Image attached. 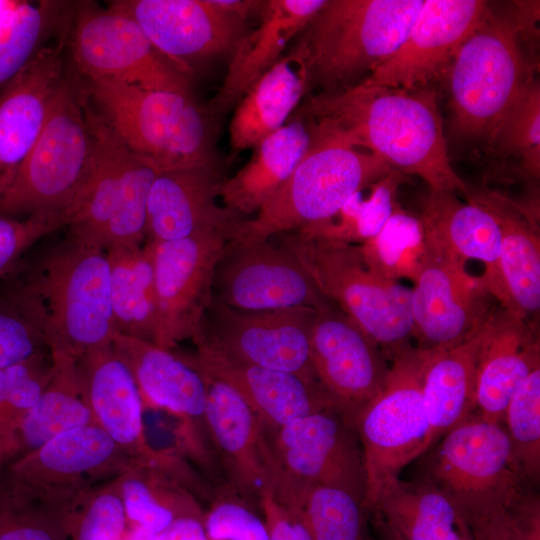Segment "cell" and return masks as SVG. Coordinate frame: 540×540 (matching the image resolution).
Listing matches in <instances>:
<instances>
[{
  "mask_svg": "<svg viewBox=\"0 0 540 540\" xmlns=\"http://www.w3.org/2000/svg\"><path fill=\"white\" fill-rule=\"evenodd\" d=\"M294 115L328 123L395 171L420 177L430 190L465 196L470 191L451 165L433 86L404 89L363 80L308 93Z\"/></svg>",
  "mask_w": 540,
  "mask_h": 540,
  "instance_id": "cell-1",
  "label": "cell"
},
{
  "mask_svg": "<svg viewBox=\"0 0 540 540\" xmlns=\"http://www.w3.org/2000/svg\"><path fill=\"white\" fill-rule=\"evenodd\" d=\"M31 317L50 352L74 359L115 333L106 250L69 240L52 249L7 294Z\"/></svg>",
  "mask_w": 540,
  "mask_h": 540,
  "instance_id": "cell-2",
  "label": "cell"
},
{
  "mask_svg": "<svg viewBox=\"0 0 540 540\" xmlns=\"http://www.w3.org/2000/svg\"><path fill=\"white\" fill-rule=\"evenodd\" d=\"M305 120L310 141L298 165L252 218L241 221L231 242L265 241L324 222L354 193L395 171L328 123Z\"/></svg>",
  "mask_w": 540,
  "mask_h": 540,
  "instance_id": "cell-3",
  "label": "cell"
},
{
  "mask_svg": "<svg viewBox=\"0 0 540 540\" xmlns=\"http://www.w3.org/2000/svg\"><path fill=\"white\" fill-rule=\"evenodd\" d=\"M425 0H326L293 45L308 93L332 92L367 78L402 45Z\"/></svg>",
  "mask_w": 540,
  "mask_h": 540,
  "instance_id": "cell-4",
  "label": "cell"
},
{
  "mask_svg": "<svg viewBox=\"0 0 540 540\" xmlns=\"http://www.w3.org/2000/svg\"><path fill=\"white\" fill-rule=\"evenodd\" d=\"M278 237L322 295L375 342L389 362L412 346V288L379 273L360 244L298 232Z\"/></svg>",
  "mask_w": 540,
  "mask_h": 540,
  "instance_id": "cell-5",
  "label": "cell"
},
{
  "mask_svg": "<svg viewBox=\"0 0 540 540\" xmlns=\"http://www.w3.org/2000/svg\"><path fill=\"white\" fill-rule=\"evenodd\" d=\"M523 28L512 14L502 15L489 8L459 48L443 78L454 138L489 146L532 81L521 45Z\"/></svg>",
  "mask_w": 540,
  "mask_h": 540,
  "instance_id": "cell-6",
  "label": "cell"
},
{
  "mask_svg": "<svg viewBox=\"0 0 540 540\" xmlns=\"http://www.w3.org/2000/svg\"><path fill=\"white\" fill-rule=\"evenodd\" d=\"M86 91L119 141L160 171L216 160L213 121L191 94L102 79Z\"/></svg>",
  "mask_w": 540,
  "mask_h": 540,
  "instance_id": "cell-7",
  "label": "cell"
},
{
  "mask_svg": "<svg viewBox=\"0 0 540 540\" xmlns=\"http://www.w3.org/2000/svg\"><path fill=\"white\" fill-rule=\"evenodd\" d=\"M85 112L96 154L88 182L65 214L70 236L104 250L142 245L148 197L160 170L123 145L87 102Z\"/></svg>",
  "mask_w": 540,
  "mask_h": 540,
  "instance_id": "cell-8",
  "label": "cell"
},
{
  "mask_svg": "<svg viewBox=\"0 0 540 540\" xmlns=\"http://www.w3.org/2000/svg\"><path fill=\"white\" fill-rule=\"evenodd\" d=\"M95 154L85 103L63 79L28 158L0 196V214L66 217L90 178Z\"/></svg>",
  "mask_w": 540,
  "mask_h": 540,
  "instance_id": "cell-9",
  "label": "cell"
},
{
  "mask_svg": "<svg viewBox=\"0 0 540 540\" xmlns=\"http://www.w3.org/2000/svg\"><path fill=\"white\" fill-rule=\"evenodd\" d=\"M428 353L411 346L398 354L381 390L354 416L366 473V511L380 489L434 442L422 396Z\"/></svg>",
  "mask_w": 540,
  "mask_h": 540,
  "instance_id": "cell-10",
  "label": "cell"
},
{
  "mask_svg": "<svg viewBox=\"0 0 540 540\" xmlns=\"http://www.w3.org/2000/svg\"><path fill=\"white\" fill-rule=\"evenodd\" d=\"M428 472V481L455 502L466 522L511 510L527 499V479L503 423L478 415L446 433Z\"/></svg>",
  "mask_w": 540,
  "mask_h": 540,
  "instance_id": "cell-11",
  "label": "cell"
},
{
  "mask_svg": "<svg viewBox=\"0 0 540 540\" xmlns=\"http://www.w3.org/2000/svg\"><path fill=\"white\" fill-rule=\"evenodd\" d=\"M230 240L227 233L210 230L176 240L148 241L154 273V344L173 350L203 335L214 299L216 269Z\"/></svg>",
  "mask_w": 540,
  "mask_h": 540,
  "instance_id": "cell-12",
  "label": "cell"
},
{
  "mask_svg": "<svg viewBox=\"0 0 540 540\" xmlns=\"http://www.w3.org/2000/svg\"><path fill=\"white\" fill-rule=\"evenodd\" d=\"M137 462L97 424L66 431L7 466L4 479L50 505L119 478Z\"/></svg>",
  "mask_w": 540,
  "mask_h": 540,
  "instance_id": "cell-13",
  "label": "cell"
},
{
  "mask_svg": "<svg viewBox=\"0 0 540 540\" xmlns=\"http://www.w3.org/2000/svg\"><path fill=\"white\" fill-rule=\"evenodd\" d=\"M72 49L87 79L191 94L188 76L154 47L134 19L110 6L79 12Z\"/></svg>",
  "mask_w": 540,
  "mask_h": 540,
  "instance_id": "cell-14",
  "label": "cell"
},
{
  "mask_svg": "<svg viewBox=\"0 0 540 540\" xmlns=\"http://www.w3.org/2000/svg\"><path fill=\"white\" fill-rule=\"evenodd\" d=\"M269 435L281 467L296 487L339 488L364 506L362 447L353 419L343 410L329 408L312 413Z\"/></svg>",
  "mask_w": 540,
  "mask_h": 540,
  "instance_id": "cell-15",
  "label": "cell"
},
{
  "mask_svg": "<svg viewBox=\"0 0 540 540\" xmlns=\"http://www.w3.org/2000/svg\"><path fill=\"white\" fill-rule=\"evenodd\" d=\"M203 374L207 381L204 420L237 491L257 502L270 491L293 507L299 489L281 467L261 419L231 386Z\"/></svg>",
  "mask_w": 540,
  "mask_h": 540,
  "instance_id": "cell-16",
  "label": "cell"
},
{
  "mask_svg": "<svg viewBox=\"0 0 540 540\" xmlns=\"http://www.w3.org/2000/svg\"><path fill=\"white\" fill-rule=\"evenodd\" d=\"M316 311H243L214 298L201 337L241 362L319 384L310 358V329Z\"/></svg>",
  "mask_w": 540,
  "mask_h": 540,
  "instance_id": "cell-17",
  "label": "cell"
},
{
  "mask_svg": "<svg viewBox=\"0 0 540 540\" xmlns=\"http://www.w3.org/2000/svg\"><path fill=\"white\" fill-rule=\"evenodd\" d=\"M413 283V339L421 350L461 342L486 321L497 303L482 277L470 274L464 262L427 240Z\"/></svg>",
  "mask_w": 540,
  "mask_h": 540,
  "instance_id": "cell-18",
  "label": "cell"
},
{
  "mask_svg": "<svg viewBox=\"0 0 540 540\" xmlns=\"http://www.w3.org/2000/svg\"><path fill=\"white\" fill-rule=\"evenodd\" d=\"M214 298L243 311L332 306L282 244L229 241L217 266Z\"/></svg>",
  "mask_w": 540,
  "mask_h": 540,
  "instance_id": "cell-19",
  "label": "cell"
},
{
  "mask_svg": "<svg viewBox=\"0 0 540 540\" xmlns=\"http://www.w3.org/2000/svg\"><path fill=\"white\" fill-rule=\"evenodd\" d=\"M110 7L134 19L154 47L188 76V61L231 55L247 22L213 0H121Z\"/></svg>",
  "mask_w": 540,
  "mask_h": 540,
  "instance_id": "cell-20",
  "label": "cell"
},
{
  "mask_svg": "<svg viewBox=\"0 0 540 540\" xmlns=\"http://www.w3.org/2000/svg\"><path fill=\"white\" fill-rule=\"evenodd\" d=\"M489 8L482 0H425L400 48L364 80L404 89L443 80L459 48Z\"/></svg>",
  "mask_w": 540,
  "mask_h": 540,
  "instance_id": "cell-21",
  "label": "cell"
},
{
  "mask_svg": "<svg viewBox=\"0 0 540 540\" xmlns=\"http://www.w3.org/2000/svg\"><path fill=\"white\" fill-rule=\"evenodd\" d=\"M310 358L320 386L353 421L390 369L380 347L334 305L314 314Z\"/></svg>",
  "mask_w": 540,
  "mask_h": 540,
  "instance_id": "cell-22",
  "label": "cell"
},
{
  "mask_svg": "<svg viewBox=\"0 0 540 540\" xmlns=\"http://www.w3.org/2000/svg\"><path fill=\"white\" fill-rule=\"evenodd\" d=\"M75 360L96 424L137 463L182 479L187 471L180 462L148 444L143 398L131 371L112 345L96 348Z\"/></svg>",
  "mask_w": 540,
  "mask_h": 540,
  "instance_id": "cell-23",
  "label": "cell"
},
{
  "mask_svg": "<svg viewBox=\"0 0 540 540\" xmlns=\"http://www.w3.org/2000/svg\"><path fill=\"white\" fill-rule=\"evenodd\" d=\"M223 181L216 160L159 171L148 197L147 241L176 240L210 230L232 238L244 218L217 203Z\"/></svg>",
  "mask_w": 540,
  "mask_h": 540,
  "instance_id": "cell-24",
  "label": "cell"
},
{
  "mask_svg": "<svg viewBox=\"0 0 540 540\" xmlns=\"http://www.w3.org/2000/svg\"><path fill=\"white\" fill-rule=\"evenodd\" d=\"M194 344L196 352L186 356L187 359L202 373L231 386L268 432L312 413L340 408L319 384L306 382L294 374L241 362L202 337Z\"/></svg>",
  "mask_w": 540,
  "mask_h": 540,
  "instance_id": "cell-25",
  "label": "cell"
},
{
  "mask_svg": "<svg viewBox=\"0 0 540 540\" xmlns=\"http://www.w3.org/2000/svg\"><path fill=\"white\" fill-rule=\"evenodd\" d=\"M62 44L38 49L0 91V196L28 158L64 79Z\"/></svg>",
  "mask_w": 540,
  "mask_h": 540,
  "instance_id": "cell-26",
  "label": "cell"
},
{
  "mask_svg": "<svg viewBox=\"0 0 540 540\" xmlns=\"http://www.w3.org/2000/svg\"><path fill=\"white\" fill-rule=\"evenodd\" d=\"M540 367L538 325L496 303L485 322L476 386L477 415L503 423L507 404L529 374Z\"/></svg>",
  "mask_w": 540,
  "mask_h": 540,
  "instance_id": "cell-27",
  "label": "cell"
},
{
  "mask_svg": "<svg viewBox=\"0 0 540 540\" xmlns=\"http://www.w3.org/2000/svg\"><path fill=\"white\" fill-rule=\"evenodd\" d=\"M326 0H266L230 55L226 74L206 112L212 121L234 107L251 85L276 64Z\"/></svg>",
  "mask_w": 540,
  "mask_h": 540,
  "instance_id": "cell-28",
  "label": "cell"
},
{
  "mask_svg": "<svg viewBox=\"0 0 540 540\" xmlns=\"http://www.w3.org/2000/svg\"><path fill=\"white\" fill-rule=\"evenodd\" d=\"M425 239L462 262L484 265L482 279L495 301L508 307L502 280L501 234L494 216L483 206L456 193L430 190L421 217Z\"/></svg>",
  "mask_w": 540,
  "mask_h": 540,
  "instance_id": "cell-29",
  "label": "cell"
},
{
  "mask_svg": "<svg viewBox=\"0 0 540 540\" xmlns=\"http://www.w3.org/2000/svg\"><path fill=\"white\" fill-rule=\"evenodd\" d=\"M466 199L486 208L501 234L500 267L507 309L538 325L540 312V238L535 217L512 199L489 189Z\"/></svg>",
  "mask_w": 540,
  "mask_h": 540,
  "instance_id": "cell-30",
  "label": "cell"
},
{
  "mask_svg": "<svg viewBox=\"0 0 540 540\" xmlns=\"http://www.w3.org/2000/svg\"><path fill=\"white\" fill-rule=\"evenodd\" d=\"M111 345L131 371L144 400L187 419H204L207 381L186 356L118 332Z\"/></svg>",
  "mask_w": 540,
  "mask_h": 540,
  "instance_id": "cell-31",
  "label": "cell"
},
{
  "mask_svg": "<svg viewBox=\"0 0 540 540\" xmlns=\"http://www.w3.org/2000/svg\"><path fill=\"white\" fill-rule=\"evenodd\" d=\"M307 94L306 68L299 51L292 46L235 105L229 125L232 149L240 152L254 148L276 132Z\"/></svg>",
  "mask_w": 540,
  "mask_h": 540,
  "instance_id": "cell-32",
  "label": "cell"
},
{
  "mask_svg": "<svg viewBox=\"0 0 540 540\" xmlns=\"http://www.w3.org/2000/svg\"><path fill=\"white\" fill-rule=\"evenodd\" d=\"M485 322L453 346L428 350L422 396L434 441L476 410L477 370Z\"/></svg>",
  "mask_w": 540,
  "mask_h": 540,
  "instance_id": "cell-33",
  "label": "cell"
},
{
  "mask_svg": "<svg viewBox=\"0 0 540 540\" xmlns=\"http://www.w3.org/2000/svg\"><path fill=\"white\" fill-rule=\"evenodd\" d=\"M368 511L401 540H474L459 507L428 480L388 482Z\"/></svg>",
  "mask_w": 540,
  "mask_h": 540,
  "instance_id": "cell-34",
  "label": "cell"
},
{
  "mask_svg": "<svg viewBox=\"0 0 540 540\" xmlns=\"http://www.w3.org/2000/svg\"><path fill=\"white\" fill-rule=\"evenodd\" d=\"M310 141L307 120L294 115L254 147L249 161L224 179L219 197L226 208L255 214L292 174Z\"/></svg>",
  "mask_w": 540,
  "mask_h": 540,
  "instance_id": "cell-35",
  "label": "cell"
},
{
  "mask_svg": "<svg viewBox=\"0 0 540 540\" xmlns=\"http://www.w3.org/2000/svg\"><path fill=\"white\" fill-rule=\"evenodd\" d=\"M53 374L43 393L19 422L1 466L38 449L54 437L96 424L76 360L51 352Z\"/></svg>",
  "mask_w": 540,
  "mask_h": 540,
  "instance_id": "cell-36",
  "label": "cell"
},
{
  "mask_svg": "<svg viewBox=\"0 0 540 540\" xmlns=\"http://www.w3.org/2000/svg\"><path fill=\"white\" fill-rule=\"evenodd\" d=\"M106 252L115 332L153 342L156 310L151 244L146 241Z\"/></svg>",
  "mask_w": 540,
  "mask_h": 540,
  "instance_id": "cell-37",
  "label": "cell"
},
{
  "mask_svg": "<svg viewBox=\"0 0 540 540\" xmlns=\"http://www.w3.org/2000/svg\"><path fill=\"white\" fill-rule=\"evenodd\" d=\"M117 482L127 519L153 534L180 517L204 520L205 513L191 491L157 468L134 464Z\"/></svg>",
  "mask_w": 540,
  "mask_h": 540,
  "instance_id": "cell-38",
  "label": "cell"
},
{
  "mask_svg": "<svg viewBox=\"0 0 540 540\" xmlns=\"http://www.w3.org/2000/svg\"><path fill=\"white\" fill-rule=\"evenodd\" d=\"M403 174L393 171L354 193L330 219L297 231L320 239L356 244L374 237L394 210Z\"/></svg>",
  "mask_w": 540,
  "mask_h": 540,
  "instance_id": "cell-39",
  "label": "cell"
},
{
  "mask_svg": "<svg viewBox=\"0 0 540 540\" xmlns=\"http://www.w3.org/2000/svg\"><path fill=\"white\" fill-rule=\"evenodd\" d=\"M117 479L54 508L67 540H122L127 516Z\"/></svg>",
  "mask_w": 540,
  "mask_h": 540,
  "instance_id": "cell-40",
  "label": "cell"
},
{
  "mask_svg": "<svg viewBox=\"0 0 540 540\" xmlns=\"http://www.w3.org/2000/svg\"><path fill=\"white\" fill-rule=\"evenodd\" d=\"M360 245L379 273L397 281L406 278L413 282L426 253L420 219L407 213L398 203L383 228Z\"/></svg>",
  "mask_w": 540,
  "mask_h": 540,
  "instance_id": "cell-41",
  "label": "cell"
},
{
  "mask_svg": "<svg viewBox=\"0 0 540 540\" xmlns=\"http://www.w3.org/2000/svg\"><path fill=\"white\" fill-rule=\"evenodd\" d=\"M298 511L313 540H369L366 510L345 490L329 486L302 489Z\"/></svg>",
  "mask_w": 540,
  "mask_h": 540,
  "instance_id": "cell-42",
  "label": "cell"
},
{
  "mask_svg": "<svg viewBox=\"0 0 540 540\" xmlns=\"http://www.w3.org/2000/svg\"><path fill=\"white\" fill-rule=\"evenodd\" d=\"M494 157L518 162L520 175L539 178L540 87L531 81L498 127L488 146Z\"/></svg>",
  "mask_w": 540,
  "mask_h": 540,
  "instance_id": "cell-43",
  "label": "cell"
},
{
  "mask_svg": "<svg viewBox=\"0 0 540 540\" xmlns=\"http://www.w3.org/2000/svg\"><path fill=\"white\" fill-rule=\"evenodd\" d=\"M52 374L50 351L0 368V466L19 422L37 402Z\"/></svg>",
  "mask_w": 540,
  "mask_h": 540,
  "instance_id": "cell-44",
  "label": "cell"
},
{
  "mask_svg": "<svg viewBox=\"0 0 540 540\" xmlns=\"http://www.w3.org/2000/svg\"><path fill=\"white\" fill-rule=\"evenodd\" d=\"M52 8L51 2H12L0 14V91L38 51Z\"/></svg>",
  "mask_w": 540,
  "mask_h": 540,
  "instance_id": "cell-45",
  "label": "cell"
},
{
  "mask_svg": "<svg viewBox=\"0 0 540 540\" xmlns=\"http://www.w3.org/2000/svg\"><path fill=\"white\" fill-rule=\"evenodd\" d=\"M506 424L514 457L525 478L536 480L540 470V367L533 370L511 396Z\"/></svg>",
  "mask_w": 540,
  "mask_h": 540,
  "instance_id": "cell-46",
  "label": "cell"
},
{
  "mask_svg": "<svg viewBox=\"0 0 540 540\" xmlns=\"http://www.w3.org/2000/svg\"><path fill=\"white\" fill-rule=\"evenodd\" d=\"M0 540H67L55 511L6 480L0 486Z\"/></svg>",
  "mask_w": 540,
  "mask_h": 540,
  "instance_id": "cell-47",
  "label": "cell"
},
{
  "mask_svg": "<svg viewBox=\"0 0 540 540\" xmlns=\"http://www.w3.org/2000/svg\"><path fill=\"white\" fill-rule=\"evenodd\" d=\"M50 351L40 328L6 296L0 301V368Z\"/></svg>",
  "mask_w": 540,
  "mask_h": 540,
  "instance_id": "cell-48",
  "label": "cell"
},
{
  "mask_svg": "<svg viewBox=\"0 0 540 540\" xmlns=\"http://www.w3.org/2000/svg\"><path fill=\"white\" fill-rule=\"evenodd\" d=\"M209 540H270L264 520L239 498H216L204 516Z\"/></svg>",
  "mask_w": 540,
  "mask_h": 540,
  "instance_id": "cell-49",
  "label": "cell"
},
{
  "mask_svg": "<svg viewBox=\"0 0 540 540\" xmlns=\"http://www.w3.org/2000/svg\"><path fill=\"white\" fill-rule=\"evenodd\" d=\"M65 226L67 219L60 214H37L24 219L0 214V276L32 245Z\"/></svg>",
  "mask_w": 540,
  "mask_h": 540,
  "instance_id": "cell-50",
  "label": "cell"
},
{
  "mask_svg": "<svg viewBox=\"0 0 540 540\" xmlns=\"http://www.w3.org/2000/svg\"><path fill=\"white\" fill-rule=\"evenodd\" d=\"M468 526L474 540H539V513L527 508L502 511Z\"/></svg>",
  "mask_w": 540,
  "mask_h": 540,
  "instance_id": "cell-51",
  "label": "cell"
},
{
  "mask_svg": "<svg viewBox=\"0 0 540 540\" xmlns=\"http://www.w3.org/2000/svg\"><path fill=\"white\" fill-rule=\"evenodd\" d=\"M270 540H313L299 511L279 501L272 492L258 500Z\"/></svg>",
  "mask_w": 540,
  "mask_h": 540,
  "instance_id": "cell-52",
  "label": "cell"
},
{
  "mask_svg": "<svg viewBox=\"0 0 540 540\" xmlns=\"http://www.w3.org/2000/svg\"><path fill=\"white\" fill-rule=\"evenodd\" d=\"M153 540H209L204 520L197 517H180L174 520L161 532L155 534Z\"/></svg>",
  "mask_w": 540,
  "mask_h": 540,
  "instance_id": "cell-53",
  "label": "cell"
},
{
  "mask_svg": "<svg viewBox=\"0 0 540 540\" xmlns=\"http://www.w3.org/2000/svg\"><path fill=\"white\" fill-rule=\"evenodd\" d=\"M214 4L226 12L247 22L257 19L262 13L266 0H213Z\"/></svg>",
  "mask_w": 540,
  "mask_h": 540,
  "instance_id": "cell-54",
  "label": "cell"
},
{
  "mask_svg": "<svg viewBox=\"0 0 540 540\" xmlns=\"http://www.w3.org/2000/svg\"><path fill=\"white\" fill-rule=\"evenodd\" d=\"M154 536L155 534L133 524L129 530H126L122 540H153Z\"/></svg>",
  "mask_w": 540,
  "mask_h": 540,
  "instance_id": "cell-55",
  "label": "cell"
},
{
  "mask_svg": "<svg viewBox=\"0 0 540 540\" xmlns=\"http://www.w3.org/2000/svg\"><path fill=\"white\" fill-rule=\"evenodd\" d=\"M378 527L380 529L381 540H401L395 534H393L390 530H388L381 521H379Z\"/></svg>",
  "mask_w": 540,
  "mask_h": 540,
  "instance_id": "cell-56",
  "label": "cell"
}]
</instances>
